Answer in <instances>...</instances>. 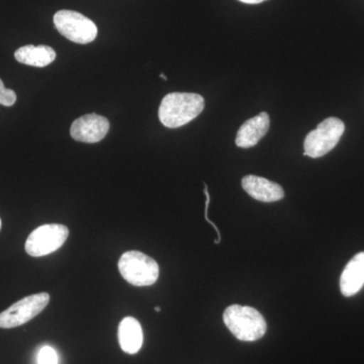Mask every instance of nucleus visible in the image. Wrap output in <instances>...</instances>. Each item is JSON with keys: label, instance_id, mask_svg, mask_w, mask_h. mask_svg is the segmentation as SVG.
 Listing matches in <instances>:
<instances>
[{"label": "nucleus", "instance_id": "obj_1", "mask_svg": "<svg viewBox=\"0 0 364 364\" xmlns=\"http://www.w3.org/2000/svg\"><path fill=\"white\" fill-rule=\"evenodd\" d=\"M205 109V100L196 93L173 92L163 98L159 107L160 122L170 129L179 128L195 119Z\"/></svg>", "mask_w": 364, "mask_h": 364}, {"label": "nucleus", "instance_id": "obj_2", "mask_svg": "<svg viewBox=\"0 0 364 364\" xmlns=\"http://www.w3.org/2000/svg\"><path fill=\"white\" fill-rule=\"evenodd\" d=\"M223 318L228 329L241 341H256L262 338L267 333V321L256 309L251 306H228Z\"/></svg>", "mask_w": 364, "mask_h": 364}, {"label": "nucleus", "instance_id": "obj_3", "mask_svg": "<svg viewBox=\"0 0 364 364\" xmlns=\"http://www.w3.org/2000/svg\"><path fill=\"white\" fill-rule=\"evenodd\" d=\"M119 270L129 284L136 287H149L159 277L156 261L140 251H127L119 261Z\"/></svg>", "mask_w": 364, "mask_h": 364}, {"label": "nucleus", "instance_id": "obj_4", "mask_svg": "<svg viewBox=\"0 0 364 364\" xmlns=\"http://www.w3.org/2000/svg\"><path fill=\"white\" fill-rule=\"evenodd\" d=\"M345 124L338 117H328L317 129L306 135L304 148L305 156L320 158L334 149L343 135Z\"/></svg>", "mask_w": 364, "mask_h": 364}, {"label": "nucleus", "instance_id": "obj_5", "mask_svg": "<svg viewBox=\"0 0 364 364\" xmlns=\"http://www.w3.org/2000/svg\"><path fill=\"white\" fill-rule=\"evenodd\" d=\"M54 25L66 39L77 44H90L97 36V25L77 11H59L55 14Z\"/></svg>", "mask_w": 364, "mask_h": 364}, {"label": "nucleus", "instance_id": "obj_6", "mask_svg": "<svg viewBox=\"0 0 364 364\" xmlns=\"http://www.w3.org/2000/svg\"><path fill=\"white\" fill-rule=\"evenodd\" d=\"M69 229L64 225H43L33 230L26 241V252L33 257H42L58 250L65 243Z\"/></svg>", "mask_w": 364, "mask_h": 364}, {"label": "nucleus", "instance_id": "obj_7", "mask_svg": "<svg viewBox=\"0 0 364 364\" xmlns=\"http://www.w3.org/2000/svg\"><path fill=\"white\" fill-rule=\"evenodd\" d=\"M49 301L50 294L48 293L32 294L20 299L4 312L0 313V328L11 329L26 324L37 317Z\"/></svg>", "mask_w": 364, "mask_h": 364}, {"label": "nucleus", "instance_id": "obj_8", "mask_svg": "<svg viewBox=\"0 0 364 364\" xmlns=\"http://www.w3.org/2000/svg\"><path fill=\"white\" fill-rule=\"evenodd\" d=\"M109 130L107 117L97 114H85L73 122L70 134L74 140L82 143H97L105 139Z\"/></svg>", "mask_w": 364, "mask_h": 364}, {"label": "nucleus", "instance_id": "obj_9", "mask_svg": "<svg viewBox=\"0 0 364 364\" xmlns=\"http://www.w3.org/2000/svg\"><path fill=\"white\" fill-rule=\"evenodd\" d=\"M242 186L251 198L259 202H279L284 198V191L279 184L263 177L255 176L243 177Z\"/></svg>", "mask_w": 364, "mask_h": 364}, {"label": "nucleus", "instance_id": "obj_10", "mask_svg": "<svg viewBox=\"0 0 364 364\" xmlns=\"http://www.w3.org/2000/svg\"><path fill=\"white\" fill-rule=\"evenodd\" d=\"M270 119L267 112L248 119L242 124L236 136V145L240 148H251L257 145L269 130Z\"/></svg>", "mask_w": 364, "mask_h": 364}, {"label": "nucleus", "instance_id": "obj_11", "mask_svg": "<svg viewBox=\"0 0 364 364\" xmlns=\"http://www.w3.org/2000/svg\"><path fill=\"white\" fill-rule=\"evenodd\" d=\"M364 286V252L356 254L344 268L340 289L344 296H353Z\"/></svg>", "mask_w": 364, "mask_h": 364}, {"label": "nucleus", "instance_id": "obj_12", "mask_svg": "<svg viewBox=\"0 0 364 364\" xmlns=\"http://www.w3.org/2000/svg\"><path fill=\"white\" fill-rule=\"evenodd\" d=\"M119 342L123 351L136 354L143 345V330L140 323L133 317L123 318L119 326Z\"/></svg>", "mask_w": 364, "mask_h": 364}, {"label": "nucleus", "instance_id": "obj_13", "mask_svg": "<svg viewBox=\"0 0 364 364\" xmlns=\"http://www.w3.org/2000/svg\"><path fill=\"white\" fill-rule=\"evenodd\" d=\"M56 52L49 46L26 45L18 48L14 53V58L25 65L46 67L56 59Z\"/></svg>", "mask_w": 364, "mask_h": 364}, {"label": "nucleus", "instance_id": "obj_14", "mask_svg": "<svg viewBox=\"0 0 364 364\" xmlns=\"http://www.w3.org/2000/svg\"><path fill=\"white\" fill-rule=\"evenodd\" d=\"M38 364H58L56 350L50 346L43 347L38 355Z\"/></svg>", "mask_w": 364, "mask_h": 364}, {"label": "nucleus", "instance_id": "obj_15", "mask_svg": "<svg viewBox=\"0 0 364 364\" xmlns=\"http://www.w3.org/2000/svg\"><path fill=\"white\" fill-rule=\"evenodd\" d=\"M16 102V95L14 90H7L0 79V105L4 107H13Z\"/></svg>", "mask_w": 364, "mask_h": 364}, {"label": "nucleus", "instance_id": "obj_16", "mask_svg": "<svg viewBox=\"0 0 364 364\" xmlns=\"http://www.w3.org/2000/svg\"><path fill=\"white\" fill-rule=\"evenodd\" d=\"M205 196H207V203H205V220H207L208 223H210V224L212 225V226L215 228V231H217L218 237H219V238H218V240L215 241V243L219 244L220 242H221V234H220L219 229H218L217 226H215L214 223L210 222V220L208 219V205H210V193H208L207 186H205Z\"/></svg>", "mask_w": 364, "mask_h": 364}, {"label": "nucleus", "instance_id": "obj_17", "mask_svg": "<svg viewBox=\"0 0 364 364\" xmlns=\"http://www.w3.org/2000/svg\"><path fill=\"white\" fill-rule=\"evenodd\" d=\"M239 1L243 2V4H261V2L267 1V0H239Z\"/></svg>", "mask_w": 364, "mask_h": 364}, {"label": "nucleus", "instance_id": "obj_18", "mask_svg": "<svg viewBox=\"0 0 364 364\" xmlns=\"http://www.w3.org/2000/svg\"><path fill=\"white\" fill-rule=\"evenodd\" d=\"M160 77L164 79V80H167V77L164 75V74H160Z\"/></svg>", "mask_w": 364, "mask_h": 364}, {"label": "nucleus", "instance_id": "obj_19", "mask_svg": "<svg viewBox=\"0 0 364 364\" xmlns=\"http://www.w3.org/2000/svg\"><path fill=\"white\" fill-rule=\"evenodd\" d=\"M155 311H156V312H160V311H161V309H160V306H156V308H155Z\"/></svg>", "mask_w": 364, "mask_h": 364}, {"label": "nucleus", "instance_id": "obj_20", "mask_svg": "<svg viewBox=\"0 0 364 364\" xmlns=\"http://www.w3.org/2000/svg\"><path fill=\"white\" fill-rule=\"evenodd\" d=\"M1 226H2V223H1V219H0V230H1Z\"/></svg>", "mask_w": 364, "mask_h": 364}]
</instances>
